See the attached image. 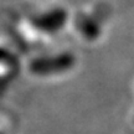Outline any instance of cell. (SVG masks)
I'll return each instance as SVG.
<instances>
[{"label":"cell","instance_id":"3","mask_svg":"<svg viewBox=\"0 0 134 134\" xmlns=\"http://www.w3.org/2000/svg\"><path fill=\"white\" fill-rule=\"evenodd\" d=\"M73 26L78 36L88 42H94L102 35V24L88 13H78L73 18Z\"/></svg>","mask_w":134,"mask_h":134},{"label":"cell","instance_id":"2","mask_svg":"<svg viewBox=\"0 0 134 134\" xmlns=\"http://www.w3.org/2000/svg\"><path fill=\"white\" fill-rule=\"evenodd\" d=\"M75 65V57L71 52L56 53L55 56H41L35 58L30 70L34 73H37V76H50L47 73L53 72H65L71 70Z\"/></svg>","mask_w":134,"mask_h":134},{"label":"cell","instance_id":"1","mask_svg":"<svg viewBox=\"0 0 134 134\" xmlns=\"http://www.w3.org/2000/svg\"><path fill=\"white\" fill-rule=\"evenodd\" d=\"M68 21L70 15L67 10L61 6H55L36 14L31 19V24L40 32L53 35L65 29Z\"/></svg>","mask_w":134,"mask_h":134}]
</instances>
